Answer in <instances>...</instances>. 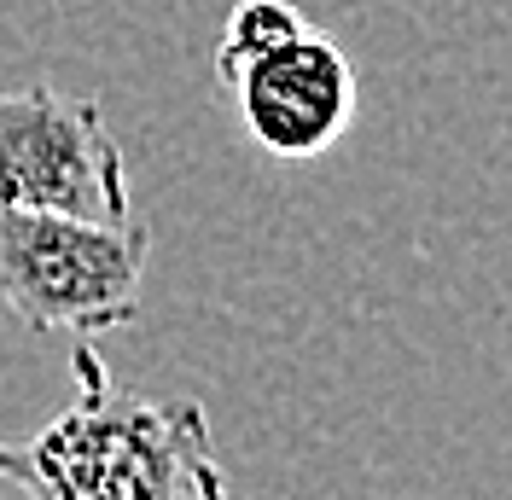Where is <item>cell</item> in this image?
Masks as SVG:
<instances>
[{
	"instance_id": "6da1fadb",
	"label": "cell",
	"mask_w": 512,
	"mask_h": 500,
	"mask_svg": "<svg viewBox=\"0 0 512 500\" xmlns=\"http://www.w3.org/2000/svg\"><path fill=\"white\" fill-rule=\"evenodd\" d=\"M76 402L35 437H0V477L30 500H233L210 413L134 396L105 373L94 338L70 349Z\"/></svg>"
},
{
	"instance_id": "7a4b0ae2",
	"label": "cell",
	"mask_w": 512,
	"mask_h": 500,
	"mask_svg": "<svg viewBox=\"0 0 512 500\" xmlns=\"http://www.w3.org/2000/svg\"><path fill=\"white\" fill-rule=\"evenodd\" d=\"M152 227L0 210V303L30 332L99 338L140 314Z\"/></svg>"
},
{
	"instance_id": "3957f363",
	"label": "cell",
	"mask_w": 512,
	"mask_h": 500,
	"mask_svg": "<svg viewBox=\"0 0 512 500\" xmlns=\"http://www.w3.org/2000/svg\"><path fill=\"white\" fill-rule=\"evenodd\" d=\"M0 210L134 221L128 157L99 99L59 94L53 82L0 94Z\"/></svg>"
},
{
	"instance_id": "277c9868",
	"label": "cell",
	"mask_w": 512,
	"mask_h": 500,
	"mask_svg": "<svg viewBox=\"0 0 512 500\" xmlns=\"http://www.w3.org/2000/svg\"><path fill=\"white\" fill-rule=\"evenodd\" d=\"M227 94L239 99L245 134L268 157L309 163L326 157L355 123V70L332 35H320L309 18H297L286 35L256 47L251 59L222 70Z\"/></svg>"
}]
</instances>
